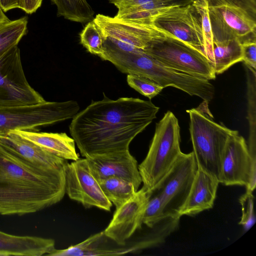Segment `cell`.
<instances>
[{
    "mask_svg": "<svg viewBox=\"0 0 256 256\" xmlns=\"http://www.w3.org/2000/svg\"><path fill=\"white\" fill-rule=\"evenodd\" d=\"M78 112L69 126L70 134L85 158L129 150L132 140L156 118L160 108L150 100L104 94Z\"/></svg>",
    "mask_w": 256,
    "mask_h": 256,
    "instance_id": "1",
    "label": "cell"
},
{
    "mask_svg": "<svg viewBox=\"0 0 256 256\" xmlns=\"http://www.w3.org/2000/svg\"><path fill=\"white\" fill-rule=\"evenodd\" d=\"M64 166L34 164L0 144V214L20 216L60 202L66 194Z\"/></svg>",
    "mask_w": 256,
    "mask_h": 256,
    "instance_id": "2",
    "label": "cell"
},
{
    "mask_svg": "<svg viewBox=\"0 0 256 256\" xmlns=\"http://www.w3.org/2000/svg\"><path fill=\"white\" fill-rule=\"evenodd\" d=\"M110 62L124 74L148 78L164 88L174 87L201 98L207 104L214 94V88L208 80L166 66L142 50H116Z\"/></svg>",
    "mask_w": 256,
    "mask_h": 256,
    "instance_id": "3",
    "label": "cell"
},
{
    "mask_svg": "<svg viewBox=\"0 0 256 256\" xmlns=\"http://www.w3.org/2000/svg\"><path fill=\"white\" fill-rule=\"evenodd\" d=\"M213 44L237 39L256 43V0H204Z\"/></svg>",
    "mask_w": 256,
    "mask_h": 256,
    "instance_id": "4",
    "label": "cell"
},
{
    "mask_svg": "<svg viewBox=\"0 0 256 256\" xmlns=\"http://www.w3.org/2000/svg\"><path fill=\"white\" fill-rule=\"evenodd\" d=\"M180 128L170 111L156 123L148 152L138 166L142 187L151 192L172 166L180 154Z\"/></svg>",
    "mask_w": 256,
    "mask_h": 256,
    "instance_id": "5",
    "label": "cell"
},
{
    "mask_svg": "<svg viewBox=\"0 0 256 256\" xmlns=\"http://www.w3.org/2000/svg\"><path fill=\"white\" fill-rule=\"evenodd\" d=\"M198 168L218 180L222 154L230 138L236 131L214 122L198 108L186 110Z\"/></svg>",
    "mask_w": 256,
    "mask_h": 256,
    "instance_id": "6",
    "label": "cell"
},
{
    "mask_svg": "<svg viewBox=\"0 0 256 256\" xmlns=\"http://www.w3.org/2000/svg\"><path fill=\"white\" fill-rule=\"evenodd\" d=\"M79 110L78 102L72 100L0 106V136L16 130H38L40 126L72 118Z\"/></svg>",
    "mask_w": 256,
    "mask_h": 256,
    "instance_id": "7",
    "label": "cell"
},
{
    "mask_svg": "<svg viewBox=\"0 0 256 256\" xmlns=\"http://www.w3.org/2000/svg\"><path fill=\"white\" fill-rule=\"evenodd\" d=\"M144 51L176 70L208 80L216 78L215 72L202 53L164 31L154 37Z\"/></svg>",
    "mask_w": 256,
    "mask_h": 256,
    "instance_id": "8",
    "label": "cell"
},
{
    "mask_svg": "<svg viewBox=\"0 0 256 256\" xmlns=\"http://www.w3.org/2000/svg\"><path fill=\"white\" fill-rule=\"evenodd\" d=\"M27 81L18 45L0 57V106L31 105L45 102Z\"/></svg>",
    "mask_w": 256,
    "mask_h": 256,
    "instance_id": "9",
    "label": "cell"
},
{
    "mask_svg": "<svg viewBox=\"0 0 256 256\" xmlns=\"http://www.w3.org/2000/svg\"><path fill=\"white\" fill-rule=\"evenodd\" d=\"M197 170L193 152H182L152 190L162 199L166 215L180 216L179 212L190 193Z\"/></svg>",
    "mask_w": 256,
    "mask_h": 256,
    "instance_id": "10",
    "label": "cell"
},
{
    "mask_svg": "<svg viewBox=\"0 0 256 256\" xmlns=\"http://www.w3.org/2000/svg\"><path fill=\"white\" fill-rule=\"evenodd\" d=\"M218 182L225 186H244L252 192L256 184V159L245 139L236 131L228 139L221 161Z\"/></svg>",
    "mask_w": 256,
    "mask_h": 256,
    "instance_id": "11",
    "label": "cell"
},
{
    "mask_svg": "<svg viewBox=\"0 0 256 256\" xmlns=\"http://www.w3.org/2000/svg\"><path fill=\"white\" fill-rule=\"evenodd\" d=\"M66 193L85 208L96 207L110 211L112 203L104 194L90 169L86 158H79L64 166Z\"/></svg>",
    "mask_w": 256,
    "mask_h": 256,
    "instance_id": "12",
    "label": "cell"
},
{
    "mask_svg": "<svg viewBox=\"0 0 256 256\" xmlns=\"http://www.w3.org/2000/svg\"><path fill=\"white\" fill-rule=\"evenodd\" d=\"M150 21L155 28L182 40L204 54V36L191 12L190 4L164 10L152 16Z\"/></svg>",
    "mask_w": 256,
    "mask_h": 256,
    "instance_id": "13",
    "label": "cell"
},
{
    "mask_svg": "<svg viewBox=\"0 0 256 256\" xmlns=\"http://www.w3.org/2000/svg\"><path fill=\"white\" fill-rule=\"evenodd\" d=\"M142 187L128 200L116 208L112 218L104 230L105 236L120 246H125L126 240L142 226L144 213L150 196Z\"/></svg>",
    "mask_w": 256,
    "mask_h": 256,
    "instance_id": "14",
    "label": "cell"
},
{
    "mask_svg": "<svg viewBox=\"0 0 256 256\" xmlns=\"http://www.w3.org/2000/svg\"><path fill=\"white\" fill-rule=\"evenodd\" d=\"M86 158L92 172L98 182L116 177L132 183L138 190L142 182V178L138 162L129 150L96 155Z\"/></svg>",
    "mask_w": 256,
    "mask_h": 256,
    "instance_id": "15",
    "label": "cell"
},
{
    "mask_svg": "<svg viewBox=\"0 0 256 256\" xmlns=\"http://www.w3.org/2000/svg\"><path fill=\"white\" fill-rule=\"evenodd\" d=\"M93 20L102 29L104 36L130 44L144 50L148 43L162 31L152 24H140L102 14Z\"/></svg>",
    "mask_w": 256,
    "mask_h": 256,
    "instance_id": "16",
    "label": "cell"
},
{
    "mask_svg": "<svg viewBox=\"0 0 256 256\" xmlns=\"http://www.w3.org/2000/svg\"><path fill=\"white\" fill-rule=\"evenodd\" d=\"M0 144L26 161L46 168H62L67 160L48 152L14 131L0 136Z\"/></svg>",
    "mask_w": 256,
    "mask_h": 256,
    "instance_id": "17",
    "label": "cell"
},
{
    "mask_svg": "<svg viewBox=\"0 0 256 256\" xmlns=\"http://www.w3.org/2000/svg\"><path fill=\"white\" fill-rule=\"evenodd\" d=\"M218 184L216 178L198 168L190 190L179 215L192 216L212 208Z\"/></svg>",
    "mask_w": 256,
    "mask_h": 256,
    "instance_id": "18",
    "label": "cell"
},
{
    "mask_svg": "<svg viewBox=\"0 0 256 256\" xmlns=\"http://www.w3.org/2000/svg\"><path fill=\"white\" fill-rule=\"evenodd\" d=\"M52 238L36 236H18L0 231V256H47L55 249Z\"/></svg>",
    "mask_w": 256,
    "mask_h": 256,
    "instance_id": "19",
    "label": "cell"
},
{
    "mask_svg": "<svg viewBox=\"0 0 256 256\" xmlns=\"http://www.w3.org/2000/svg\"><path fill=\"white\" fill-rule=\"evenodd\" d=\"M118 9L114 17L140 24H148L150 18L168 8L182 6L178 2L166 0H112Z\"/></svg>",
    "mask_w": 256,
    "mask_h": 256,
    "instance_id": "20",
    "label": "cell"
},
{
    "mask_svg": "<svg viewBox=\"0 0 256 256\" xmlns=\"http://www.w3.org/2000/svg\"><path fill=\"white\" fill-rule=\"evenodd\" d=\"M14 132L64 160L74 161L80 158L76 152L74 140L64 132H43L24 130Z\"/></svg>",
    "mask_w": 256,
    "mask_h": 256,
    "instance_id": "21",
    "label": "cell"
},
{
    "mask_svg": "<svg viewBox=\"0 0 256 256\" xmlns=\"http://www.w3.org/2000/svg\"><path fill=\"white\" fill-rule=\"evenodd\" d=\"M242 60V44L237 39L214 43L209 62L216 74H220Z\"/></svg>",
    "mask_w": 256,
    "mask_h": 256,
    "instance_id": "22",
    "label": "cell"
},
{
    "mask_svg": "<svg viewBox=\"0 0 256 256\" xmlns=\"http://www.w3.org/2000/svg\"><path fill=\"white\" fill-rule=\"evenodd\" d=\"M57 15L72 22L86 23L93 20L94 10L86 0H51Z\"/></svg>",
    "mask_w": 256,
    "mask_h": 256,
    "instance_id": "23",
    "label": "cell"
},
{
    "mask_svg": "<svg viewBox=\"0 0 256 256\" xmlns=\"http://www.w3.org/2000/svg\"><path fill=\"white\" fill-rule=\"evenodd\" d=\"M98 182L104 194L116 208L138 191L132 183L116 177L109 178Z\"/></svg>",
    "mask_w": 256,
    "mask_h": 256,
    "instance_id": "24",
    "label": "cell"
},
{
    "mask_svg": "<svg viewBox=\"0 0 256 256\" xmlns=\"http://www.w3.org/2000/svg\"><path fill=\"white\" fill-rule=\"evenodd\" d=\"M247 76L249 138L248 146L252 157L256 159V72L245 64Z\"/></svg>",
    "mask_w": 256,
    "mask_h": 256,
    "instance_id": "25",
    "label": "cell"
},
{
    "mask_svg": "<svg viewBox=\"0 0 256 256\" xmlns=\"http://www.w3.org/2000/svg\"><path fill=\"white\" fill-rule=\"evenodd\" d=\"M26 17L9 21L0 26V57L18 45L27 30Z\"/></svg>",
    "mask_w": 256,
    "mask_h": 256,
    "instance_id": "26",
    "label": "cell"
},
{
    "mask_svg": "<svg viewBox=\"0 0 256 256\" xmlns=\"http://www.w3.org/2000/svg\"><path fill=\"white\" fill-rule=\"evenodd\" d=\"M190 9L202 32L204 42V54L209 62L212 48L213 39L206 2L204 0H193Z\"/></svg>",
    "mask_w": 256,
    "mask_h": 256,
    "instance_id": "27",
    "label": "cell"
},
{
    "mask_svg": "<svg viewBox=\"0 0 256 256\" xmlns=\"http://www.w3.org/2000/svg\"><path fill=\"white\" fill-rule=\"evenodd\" d=\"M80 36L81 44L88 52L100 58L102 57L106 37L100 28L93 20L88 22Z\"/></svg>",
    "mask_w": 256,
    "mask_h": 256,
    "instance_id": "28",
    "label": "cell"
},
{
    "mask_svg": "<svg viewBox=\"0 0 256 256\" xmlns=\"http://www.w3.org/2000/svg\"><path fill=\"white\" fill-rule=\"evenodd\" d=\"M166 215L164 204L158 194L152 191L147 202L142 218V224L152 227Z\"/></svg>",
    "mask_w": 256,
    "mask_h": 256,
    "instance_id": "29",
    "label": "cell"
},
{
    "mask_svg": "<svg viewBox=\"0 0 256 256\" xmlns=\"http://www.w3.org/2000/svg\"><path fill=\"white\" fill-rule=\"evenodd\" d=\"M126 81L129 86L150 100L164 88L148 78L135 74H128Z\"/></svg>",
    "mask_w": 256,
    "mask_h": 256,
    "instance_id": "30",
    "label": "cell"
},
{
    "mask_svg": "<svg viewBox=\"0 0 256 256\" xmlns=\"http://www.w3.org/2000/svg\"><path fill=\"white\" fill-rule=\"evenodd\" d=\"M252 192H246L239 200L242 206V214L239 224L242 226L245 230H248L255 222L254 199Z\"/></svg>",
    "mask_w": 256,
    "mask_h": 256,
    "instance_id": "31",
    "label": "cell"
},
{
    "mask_svg": "<svg viewBox=\"0 0 256 256\" xmlns=\"http://www.w3.org/2000/svg\"><path fill=\"white\" fill-rule=\"evenodd\" d=\"M242 62L256 70V43L250 42L242 44Z\"/></svg>",
    "mask_w": 256,
    "mask_h": 256,
    "instance_id": "32",
    "label": "cell"
},
{
    "mask_svg": "<svg viewBox=\"0 0 256 256\" xmlns=\"http://www.w3.org/2000/svg\"><path fill=\"white\" fill-rule=\"evenodd\" d=\"M42 0H22V10L26 13L31 14L41 6Z\"/></svg>",
    "mask_w": 256,
    "mask_h": 256,
    "instance_id": "33",
    "label": "cell"
},
{
    "mask_svg": "<svg viewBox=\"0 0 256 256\" xmlns=\"http://www.w3.org/2000/svg\"><path fill=\"white\" fill-rule=\"evenodd\" d=\"M0 6L4 12L16 8L22 10V0H0Z\"/></svg>",
    "mask_w": 256,
    "mask_h": 256,
    "instance_id": "34",
    "label": "cell"
},
{
    "mask_svg": "<svg viewBox=\"0 0 256 256\" xmlns=\"http://www.w3.org/2000/svg\"><path fill=\"white\" fill-rule=\"evenodd\" d=\"M9 21H10V20L5 15L0 6V26L8 22Z\"/></svg>",
    "mask_w": 256,
    "mask_h": 256,
    "instance_id": "35",
    "label": "cell"
}]
</instances>
